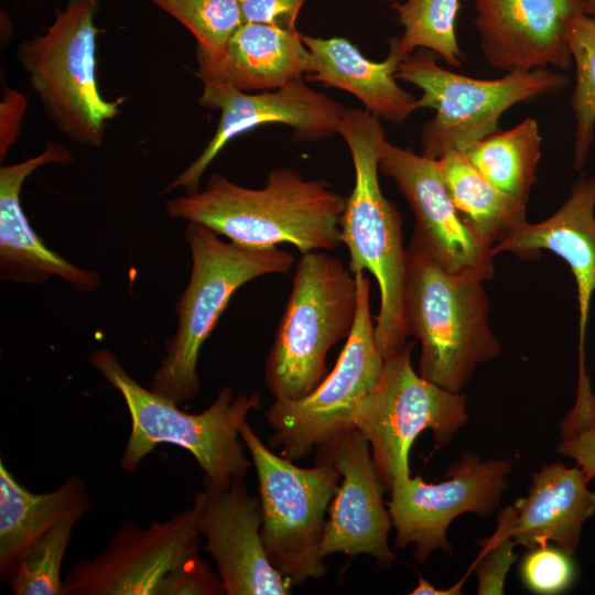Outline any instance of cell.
<instances>
[{"instance_id":"cell-16","label":"cell","mask_w":595,"mask_h":595,"mask_svg":"<svg viewBox=\"0 0 595 595\" xmlns=\"http://www.w3.org/2000/svg\"><path fill=\"white\" fill-rule=\"evenodd\" d=\"M317 448V459L334 463L343 479L327 510L322 556L365 554L374 558L379 567L390 569L396 559L388 543L392 521L368 440L351 429Z\"/></svg>"},{"instance_id":"cell-8","label":"cell","mask_w":595,"mask_h":595,"mask_svg":"<svg viewBox=\"0 0 595 595\" xmlns=\"http://www.w3.org/2000/svg\"><path fill=\"white\" fill-rule=\"evenodd\" d=\"M240 437L255 466L261 506V538L268 559L291 584L327 572L321 545L325 515L339 487L337 466L317 459L311 468L274 454L246 420Z\"/></svg>"},{"instance_id":"cell-10","label":"cell","mask_w":595,"mask_h":595,"mask_svg":"<svg viewBox=\"0 0 595 595\" xmlns=\"http://www.w3.org/2000/svg\"><path fill=\"white\" fill-rule=\"evenodd\" d=\"M413 342L385 359L375 387L349 413V425L369 442L385 489L410 476L409 452L419 434L431 430L437 446L446 445L468 421L464 396L424 379L411 363Z\"/></svg>"},{"instance_id":"cell-17","label":"cell","mask_w":595,"mask_h":595,"mask_svg":"<svg viewBox=\"0 0 595 595\" xmlns=\"http://www.w3.org/2000/svg\"><path fill=\"white\" fill-rule=\"evenodd\" d=\"M261 506L244 479L228 488L205 482L197 528L227 595H285L291 583L268 559L261 538Z\"/></svg>"},{"instance_id":"cell-15","label":"cell","mask_w":595,"mask_h":595,"mask_svg":"<svg viewBox=\"0 0 595 595\" xmlns=\"http://www.w3.org/2000/svg\"><path fill=\"white\" fill-rule=\"evenodd\" d=\"M379 171L391 177L414 216L411 241L450 272L495 275L491 247L463 219L444 186L439 161L387 141Z\"/></svg>"},{"instance_id":"cell-14","label":"cell","mask_w":595,"mask_h":595,"mask_svg":"<svg viewBox=\"0 0 595 595\" xmlns=\"http://www.w3.org/2000/svg\"><path fill=\"white\" fill-rule=\"evenodd\" d=\"M204 89L198 99L202 107L219 109L216 131L202 153L181 172L164 193L184 188L199 190L205 171L223 148L235 137L267 123L290 126L301 140H318L338 133L345 108L309 87L303 77L281 88L247 93L219 80H202Z\"/></svg>"},{"instance_id":"cell-30","label":"cell","mask_w":595,"mask_h":595,"mask_svg":"<svg viewBox=\"0 0 595 595\" xmlns=\"http://www.w3.org/2000/svg\"><path fill=\"white\" fill-rule=\"evenodd\" d=\"M74 526L55 527L21 555L6 580L14 595H62V563Z\"/></svg>"},{"instance_id":"cell-4","label":"cell","mask_w":595,"mask_h":595,"mask_svg":"<svg viewBox=\"0 0 595 595\" xmlns=\"http://www.w3.org/2000/svg\"><path fill=\"white\" fill-rule=\"evenodd\" d=\"M407 252L405 320L409 336L421 343L419 374L459 393L478 365L501 354L488 324L485 280L447 271L412 241Z\"/></svg>"},{"instance_id":"cell-20","label":"cell","mask_w":595,"mask_h":595,"mask_svg":"<svg viewBox=\"0 0 595 595\" xmlns=\"http://www.w3.org/2000/svg\"><path fill=\"white\" fill-rule=\"evenodd\" d=\"M542 250L562 258L570 267L577 288L578 364H585L584 343L595 294V177L582 175L564 204L549 218L526 223L493 247L494 256L510 252L522 259H537Z\"/></svg>"},{"instance_id":"cell-5","label":"cell","mask_w":595,"mask_h":595,"mask_svg":"<svg viewBox=\"0 0 595 595\" xmlns=\"http://www.w3.org/2000/svg\"><path fill=\"white\" fill-rule=\"evenodd\" d=\"M192 269L176 303L177 328L166 340V351L149 389L184 403L201 390L197 363L203 344L215 328L234 293L249 281L289 271L294 257L279 247L249 248L226 242L196 223L185 229Z\"/></svg>"},{"instance_id":"cell-33","label":"cell","mask_w":595,"mask_h":595,"mask_svg":"<svg viewBox=\"0 0 595 595\" xmlns=\"http://www.w3.org/2000/svg\"><path fill=\"white\" fill-rule=\"evenodd\" d=\"M477 543L480 544V552L472 566L478 577L477 593L479 595L504 594L506 576L518 556L513 551L517 543L500 512L495 532Z\"/></svg>"},{"instance_id":"cell-12","label":"cell","mask_w":595,"mask_h":595,"mask_svg":"<svg viewBox=\"0 0 595 595\" xmlns=\"http://www.w3.org/2000/svg\"><path fill=\"white\" fill-rule=\"evenodd\" d=\"M204 490L191 508L141 528L126 521L104 550L73 564L62 595H165L174 575L199 555L198 518Z\"/></svg>"},{"instance_id":"cell-28","label":"cell","mask_w":595,"mask_h":595,"mask_svg":"<svg viewBox=\"0 0 595 595\" xmlns=\"http://www.w3.org/2000/svg\"><path fill=\"white\" fill-rule=\"evenodd\" d=\"M569 45L575 64L571 107L576 119L575 170H582L595 138V18L575 13L569 22Z\"/></svg>"},{"instance_id":"cell-35","label":"cell","mask_w":595,"mask_h":595,"mask_svg":"<svg viewBox=\"0 0 595 595\" xmlns=\"http://www.w3.org/2000/svg\"><path fill=\"white\" fill-rule=\"evenodd\" d=\"M305 0H240L244 22L296 29V20Z\"/></svg>"},{"instance_id":"cell-13","label":"cell","mask_w":595,"mask_h":595,"mask_svg":"<svg viewBox=\"0 0 595 595\" xmlns=\"http://www.w3.org/2000/svg\"><path fill=\"white\" fill-rule=\"evenodd\" d=\"M512 465L502 458L480 461L465 453L439 483H426L416 475L394 480L388 510L396 529L394 547L415 545L413 558L425 562L434 550L452 552L446 532L451 522L467 512L488 517L501 502L508 487L506 476Z\"/></svg>"},{"instance_id":"cell-26","label":"cell","mask_w":595,"mask_h":595,"mask_svg":"<svg viewBox=\"0 0 595 595\" xmlns=\"http://www.w3.org/2000/svg\"><path fill=\"white\" fill-rule=\"evenodd\" d=\"M541 142L538 121L527 118L511 129H497L463 153L495 187L528 204L531 188L538 181Z\"/></svg>"},{"instance_id":"cell-22","label":"cell","mask_w":595,"mask_h":595,"mask_svg":"<svg viewBox=\"0 0 595 595\" xmlns=\"http://www.w3.org/2000/svg\"><path fill=\"white\" fill-rule=\"evenodd\" d=\"M196 61L201 82L219 80L247 93L274 90L312 73L298 29L257 22L245 21L217 57Z\"/></svg>"},{"instance_id":"cell-6","label":"cell","mask_w":595,"mask_h":595,"mask_svg":"<svg viewBox=\"0 0 595 595\" xmlns=\"http://www.w3.org/2000/svg\"><path fill=\"white\" fill-rule=\"evenodd\" d=\"M357 281L343 261L323 250L303 253L264 366L275 400H295L326 377L329 349L350 334Z\"/></svg>"},{"instance_id":"cell-21","label":"cell","mask_w":595,"mask_h":595,"mask_svg":"<svg viewBox=\"0 0 595 595\" xmlns=\"http://www.w3.org/2000/svg\"><path fill=\"white\" fill-rule=\"evenodd\" d=\"M588 483L577 465L542 466L532 475L527 496L500 511L516 543L528 549L553 543L573 555L584 522L595 515V491Z\"/></svg>"},{"instance_id":"cell-32","label":"cell","mask_w":595,"mask_h":595,"mask_svg":"<svg viewBox=\"0 0 595 595\" xmlns=\"http://www.w3.org/2000/svg\"><path fill=\"white\" fill-rule=\"evenodd\" d=\"M571 554L553 543L529 549L520 562L523 585L541 595L559 594L571 587L575 576Z\"/></svg>"},{"instance_id":"cell-38","label":"cell","mask_w":595,"mask_h":595,"mask_svg":"<svg viewBox=\"0 0 595 595\" xmlns=\"http://www.w3.org/2000/svg\"><path fill=\"white\" fill-rule=\"evenodd\" d=\"M582 12L595 18V0H580Z\"/></svg>"},{"instance_id":"cell-18","label":"cell","mask_w":595,"mask_h":595,"mask_svg":"<svg viewBox=\"0 0 595 595\" xmlns=\"http://www.w3.org/2000/svg\"><path fill=\"white\" fill-rule=\"evenodd\" d=\"M474 8L482 51L493 67L509 73L572 65L567 28L582 11L580 0H474Z\"/></svg>"},{"instance_id":"cell-36","label":"cell","mask_w":595,"mask_h":595,"mask_svg":"<svg viewBox=\"0 0 595 595\" xmlns=\"http://www.w3.org/2000/svg\"><path fill=\"white\" fill-rule=\"evenodd\" d=\"M26 108L28 100L23 94L9 86H3L0 101L1 161L20 136Z\"/></svg>"},{"instance_id":"cell-34","label":"cell","mask_w":595,"mask_h":595,"mask_svg":"<svg viewBox=\"0 0 595 595\" xmlns=\"http://www.w3.org/2000/svg\"><path fill=\"white\" fill-rule=\"evenodd\" d=\"M225 593L219 574L201 556L186 563L170 581L165 595H220Z\"/></svg>"},{"instance_id":"cell-2","label":"cell","mask_w":595,"mask_h":595,"mask_svg":"<svg viewBox=\"0 0 595 595\" xmlns=\"http://www.w3.org/2000/svg\"><path fill=\"white\" fill-rule=\"evenodd\" d=\"M338 133L350 151L355 184L340 219V241L348 250V269L370 272L379 288L380 309L375 339L383 359L408 342L405 283L408 252L402 219L380 188L379 160L387 143L379 121L366 109H346Z\"/></svg>"},{"instance_id":"cell-11","label":"cell","mask_w":595,"mask_h":595,"mask_svg":"<svg viewBox=\"0 0 595 595\" xmlns=\"http://www.w3.org/2000/svg\"><path fill=\"white\" fill-rule=\"evenodd\" d=\"M357 312L353 329L333 370L309 394L295 400H275L264 412L273 430L269 439L281 456L296 462L316 446L351 430L349 413L377 383L385 359L375 339L370 311V281L355 273Z\"/></svg>"},{"instance_id":"cell-7","label":"cell","mask_w":595,"mask_h":595,"mask_svg":"<svg viewBox=\"0 0 595 595\" xmlns=\"http://www.w3.org/2000/svg\"><path fill=\"white\" fill-rule=\"evenodd\" d=\"M99 0H68L50 28L24 41L18 58L56 128L71 141L99 148L122 99H105L96 79L95 18Z\"/></svg>"},{"instance_id":"cell-23","label":"cell","mask_w":595,"mask_h":595,"mask_svg":"<svg viewBox=\"0 0 595 595\" xmlns=\"http://www.w3.org/2000/svg\"><path fill=\"white\" fill-rule=\"evenodd\" d=\"M301 39L312 56L307 80L346 90L374 116L394 123L404 121L418 109V99L397 83L399 65L407 56L397 37L389 41L390 51L382 62L368 60L344 37L322 39L301 33Z\"/></svg>"},{"instance_id":"cell-27","label":"cell","mask_w":595,"mask_h":595,"mask_svg":"<svg viewBox=\"0 0 595 595\" xmlns=\"http://www.w3.org/2000/svg\"><path fill=\"white\" fill-rule=\"evenodd\" d=\"M461 0H405L392 2L403 32L397 37L400 50L409 55L414 50L432 51L448 66L461 67L465 54L456 37Z\"/></svg>"},{"instance_id":"cell-31","label":"cell","mask_w":595,"mask_h":595,"mask_svg":"<svg viewBox=\"0 0 595 595\" xmlns=\"http://www.w3.org/2000/svg\"><path fill=\"white\" fill-rule=\"evenodd\" d=\"M560 426L558 453L573 458L591 482L595 478V393L586 371L578 372L575 403Z\"/></svg>"},{"instance_id":"cell-37","label":"cell","mask_w":595,"mask_h":595,"mask_svg":"<svg viewBox=\"0 0 595 595\" xmlns=\"http://www.w3.org/2000/svg\"><path fill=\"white\" fill-rule=\"evenodd\" d=\"M464 580L456 583L454 586H452L448 589H439L435 588L428 580L423 578L422 576H419V583L416 587L410 592L412 595H451V594H458L459 589L463 585Z\"/></svg>"},{"instance_id":"cell-1","label":"cell","mask_w":595,"mask_h":595,"mask_svg":"<svg viewBox=\"0 0 595 595\" xmlns=\"http://www.w3.org/2000/svg\"><path fill=\"white\" fill-rule=\"evenodd\" d=\"M346 201L323 180H304L293 169L278 167L262 188L240 186L214 173L205 188L170 199L166 212L242 247L289 244L303 255L342 244Z\"/></svg>"},{"instance_id":"cell-3","label":"cell","mask_w":595,"mask_h":595,"mask_svg":"<svg viewBox=\"0 0 595 595\" xmlns=\"http://www.w3.org/2000/svg\"><path fill=\"white\" fill-rule=\"evenodd\" d=\"M90 365L122 397L131 419V432L120 467L127 472L162 443L188 451L205 474V482L228 488L232 480L245 479L251 461L245 454L239 431L250 412L261 407L257 392L234 397L223 387L214 402L199 413H187L175 402L141 386L108 349L89 356Z\"/></svg>"},{"instance_id":"cell-9","label":"cell","mask_w":595,"mask_h":595,"mask_svg":"<svg viewBox=\"0 0 595 595\" xmlns=\"http://www.w3.org/2000/svg\"><path fill=\"white\" fill-rule=\"evenodd\" d=\"M437 55L418 48L400 63L397 79L419 87V108H433L435 116L421 132L422 154L439 160L448 151L464 152L498 128L501 115L520 102L558 93L569 84L559 72L537 68L509 72L497 79H478L445 69Z\"/></svg>"},{"instance_id":"cell-25","label":"cell","mask_w":595,"mask_h":595,"mask_svg":"<svg viewBox=\"0 0 595 595\" xmlns=\"http://www.w3.org/2000/svg\"><path fill=\"white\" fill-rule=\"evenodd\" d=\"M437 161L455 208L491 249L528 221L527 204L495 187L463 152L448 151Z\"/></svg>"},{"instance_id":"cell-39","label":"cell","mask_w":595,"mask_h":595,"mask_svg":"<svg viewBox=\"0 0 595 595\" xmlns=\"http://www.w3.org/2000/svg\"><path fill=\"white\" fill-rule=\"evenodd\" d=\"M382 1H388V2H392V1H394V0H382Z\"/></svg>"},{"instance_id":"cell-29","label":"cell","mask_w":595,"mask_h":595,"mask_svg":"<svg viewBox=\"0 0 595 595\" xmlns=\"http://www.w3.org/2000/svg\"><path fill=\"white\" fill-rule=\"evenodd\" d=\"M162 9L195 37L196 60L220 55L244 23L240 0H147Z\"/></svg>"},{"instance_id":"cell-19","label":"cell","mask_w":595,"mask_h":595,"mask_svg":"<svg viewBox=\"0 0 595 595\" xmlns=\"http://www.w3.org/2000/svg\"><path fill=\"white\" fill-rule=\"evenodd\" d=\"M74 163L71 151L50 143L45 150L22 162L0 167V275L2 280L40 284L58 277L80 291L100 283L96 271L82 269L52 251L30 225L21 205L24 181L46 164Z\"/></svg>"},{"instance_id":"cell-24","label":"cell","mask_w":595,"mask_h":595,"mask_svg":"<svg viewBox=\"0 0 595 595\" xmlns=\"http://www.w3.org/2000/svg\"><path fill=\"white\" fill-rule=\"evenodd\" d=\"M93 508L84 480L68 477L47 493H33L0 461V577L7 580L21 555L55 527L77 523Z\"/></svg>"}]
</instances>
